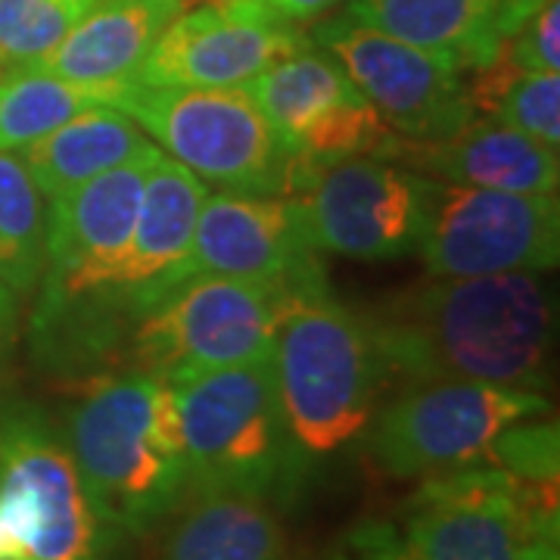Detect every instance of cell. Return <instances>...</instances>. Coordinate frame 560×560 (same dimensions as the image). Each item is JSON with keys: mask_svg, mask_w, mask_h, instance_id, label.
Masks as SVG:
<instances>
[{"mask_svg": "<svg viewBox=\"0 0 560 560\" xmlns=\"http://www.w3.org/2000/svg\"><path fill=\"white\" fill-rule=\"evenodd\" d=\"M389 377L541 389L551 368L555 296L533 271L430 278L368 312Z\"/></svg>", "mask_w": 560, "mask_h": 560, "instance_id": "1", "label": "cell"}, {"mask_svg": "<svg viewBox=\"0 0 560 560\" xmlns=\"http://www.w3.org/2000/svg\"><path fill=\"white\" fill-rule=\"evenodd\" d=\"M156 150L138 121L116 106H91L57 131L44 135L22 150V162L32 172L47 200L75 187L81 180L97 178L103 172L138 160Z\"/></svg>", "mask_w": 560, "mask_h": 560, "instance_id": "20", "label": "cell"}, {"mask_svg": "<svg viewBox=\"0 0 560 560\" xmlns=\"http://www.w3.org/2000/svg\"><path fill=\"white\" fill-rule=\"evenodd\" d=\"M300 290L308 287L221 275L180 280L135 324L125 371L172 377L265 359L287 302Z\"/></svg>", "mask_w": 560, "mask_h": 560, "instance_id": "9", "label": "cell"}, {"mask_svg": "<svg viewBox=\"0 0 560 560\" xmlns=\"http://www.w3.org/2000/svg\"><path fill=\"white\" fill-rule=\"evenodd\" d=\"M271 364L283 418L308 474L361 452L393 383L368 312L330 287L293 293L275 330Z\"/></svg>", "mask_w": 560, "mask_h": 560, "instance_id": "3", "label": "cell"}, {"mask_svg": "<svg viewBox=\"0 0 560 560\" xmlns=\"http://www.w3.org/2000/svg\"><path fill=\"white\" fill-rule=\"evenodd\" d=\"M103 0H0V75L47 57Z\"/></svg>", "mask_w": 560, "mask_h": 560, "instance_id": "24", "label": "cell"}, {"mask_svg": "<svg viewBox=\"0 0 560 560\" xmlns=\"http://www.w3.org/2000/svg\"><path fill=\"white\" fill-rule=\"evenodd\" d=\"M221 278L320 287L327 271L308 243L296 197H256V194H206L184 261V278Z\"/></svg>", "mask_w": 560, "mask_h": 560, "instance_id": "15", "label": "cell"}, {"mask_svg": "<svg viewBox=\"0 0 560 560\" xmlns=\"http://www.w3.org/2000/svg\"><path fill=\"white\" fill-rule=\"evenodd\" d=\"M393 162L423 178L511 190V194H558L560 156L555 147L526 138L501 121L474 119L442 140H399Z\"/></svg>", "mask_w": 560, "mask_h": 560, "instance_id": "18", "label": "cell"}, {"mask_svg": "<svg viewBox=\"0 0 560 560\" xmlns=\"http://www.w3.org/2000/svg\"><path fill=\"white\" fill-rule=\"evenodd\" d=\"M116 109L187 165L202 184L231 194L296 197L318 168L283 143L241 88H147L121 81Z\"/></svg>", "mask_w": 560, "mask_h": 560, "instance_id": "6", "label": "cell"}, {"mask_svg": "<svg viewBox=\"0 0 560 560\" xmlns=\"http://www.w3.org/2000/svg\"><path fill=\"white\" fill-rule=\"evenodd\" d=\"M206 194V184L178 160L160 156L153 162L119 261V300L131 330L184 278Z\"/></svg>", "mask_w": 560, "mask_h": 560, "instance_id": "16", "label": "cell"}, {"mask_svg": "<svg viewBox=\"0 0 560 560\" xmlns=\"http://www.w3.org/2000/svg\"><path fill=\"white\" fill-rule=\"evenodd\" d=\"M50 206L22 156L0 150V280L32 296L47 259Z\"/></svg>", "mask_w": 560, "mask_h": 560, "instance_id": "23", "label": "cell"}, {"mask_svg": "<svg viewBox=\"0 0 560 560\" xmlns=\"http://www.w3.org/2000/svg\"><path fill=\"white\" fill-rule=\"evenodd\" d=\"M415 256L430 278L555 271L560 261L558 194H511L433 180Z\"/></svg>", "mask_w": 560, "mask_h": 560, "instance_id": "10", "label": "cell"}, {"mask_svg": "<svg viewBox=\"0 0 560 560\" xmlns=\"http://www.w3.org/2000/svg\"><path fill=\"white\" fill-rule=\"evenodd\" d=\"M480 464L499 467L523 482H558L560 433L558 420L526 418L501 430Z\"/></svg>", "mask_w": 560, "mask_h": 560, "instance_id": "26", "label": "cell"}, {"mask_svg": "<svg viewBox=\"0 0 560 560\" xmlns=\"http://www.w3.org/2000/svg\"><path fill=\"white\" fill-rule=\"evenodd\" d=\"M165 560H293L271 504L243 495H187Z\"/></svg>", "mask_w": 560, "mask_h": 560, "instance_id": "21", "label": "cell"}, {"mask_svg": "<svg viewBox=\"0 0 560 560\" xmlns=\"http://www.w3.org/2000/svg\"><path fill=\"white\" fill-rule=\"evenodd\" d=\"M430 184L393 160L330 162L296 194L308 243L315 253L359 261L415 256L430 212Z\"/></svg>", "mask_w": 560, "mask_h": 560, "instance_id": "11", "label": "cell"}, {"mask_svg": "<svg viewBox=\"0 0 560 560\" xmlns=\"http://www.w3.org/2000/svg\"><path fill=\"white\" fill-rule=\"evenodd\" d=\"M541 3L548 0H349L346 16L477 72L499 60L504 40Z\"/></svg>", "mask_w": 560, "mask_h": 560, "instance_id": "17", "label": "cell"}, {"mask_svg": "<svg viewBox=\"0 0 560 560\" xmlns=\"http://www.w3.org/2000/svg\"><path fill=\"white\" fill-rule=\"evenodd\" d=\"M259 10H265L271 20L287 22V25H300V22L318 20L330 7H337L340 0H253Z\"/></svg>", "mask_w": 560, "mask_h": 560, "instance_id": "28", "label": "cell"}, {"mask_svg": "<svg viewBox=\"0 0 560 560\" xmlns=\"http://www.w3.org/2000/svg\"><path fill=\"white\" fill-rule=\"evenodd\" d=\"M20 340V296L0 280V368L10 361Z\"/></svg>", "mask_w": 560, "mask_h": 560, "instance_id": "29", "label": "cell"}, {"mask_svg": "<svg viewBox=\"0 0 560 560\" xmlns=\"http://www.w3.org/2000/svg\"><path fill=\"white\" fill-rule=\"evenodd\" d=\"M119 84H81L38 72L13 69L0 75V150H25L44 135L57 131L62 121L91 106H113Z\"/></svg>", "mask_w": 560, "mask_h": 560, "instance_id": "22", "label": "cell"}, {"mask_svg": "<svg viewBox=\"0 0 560 560\" xmlns=\"http://www.w3.org/2000/svg\"><path fill=\"white\" fill-rule=\"evenodd\" d=\"M60 427L88 499L119 539H143L187 499L178 401L168 377L150 371L88 377Z\"/></svg>", "mask_w": 560, "mask_h": 560, "instance_id": "2", "label": "cell"}, {"mask_svg": "<svg viewBox=\"0 0 560 560\" xmlns=\"http://www.w3.org/2000/svg\"><path fill=\"white\" fill-rule=\"evenodd\" d=\"M312 44L340 62L399 138H452L477 119L464 72L433 50L361 25L346 13L318 22L312 28Z\"/></svg>", "mask_w": 560, "mask_h": 560, "instance_id": "12", "label": "cell"}, {"mask_svg": "<svg viewBox=\"0 0 560 560\" xmlns=\"http://www.w3.org/2000/svg\"><path fill=\"white\" fill-rule=\"evenodd\" d=\"M0 517L25 560H113L119 548L84 492L62 427L22 396H0Z\"/></svg>", "mask_w": 560, "mask_h": 560, "instance_id": "7", "label": "cell"}, {"mask_svg": "<svg viewBox=\"0 0 560 560\" xmlns=\"http://www.w3.org/2000/svg\"><path fill=\"white\" fill-rule=\"evenodd\" d=\"M312 38L271 20L253 0L187 7L125 81L147 88H241Z\"/></svg>", "mask_w": 560, "mask_h": 560, "instance_id": "14", "label": "cell"}, {"mask_svg": "<svg viewBox=\"0 0 560 560\" xmlns=\"http://www.w3.org/2000/svg\"><path fill=\"white\" fill-rule=\"evenodd\" d=\"M504 60L517 72H558L560 69V3L548 0L504 40Z\"/></svg>", "mask_w": 560, "mask_h": 560, "instance_id": "27", "label": "cell"}, {"mask_svg": "<svg viewBox=\"0 0 560 560\" xmlns=\"http://www.w3.org/2000/svg\"><path fill=\"white\" fill-rule=\"evenodd\" d=\"M0 560H25V548H22L20 536L13 533V526L0 517Z\"/></svg>", "mask_w": 560, "mask_h": 560, "instance_id": "31", "label": "cell"}, {"mask_svg": "<svg viewBox=\"0 0 560 560\" xmlns=\"http://www.w3.org/2000/svg\"><path fill=\"white\" fill-rule=\"evenodd\" d=\"M558 541H560L558 529H545V533H536L533 539L526 541L521 560H560Z\"/></svg>", "mask_w": 560, "mask_h": 560, "instance_id": "30", "label": "cell"}, {"mask_svg": "<svg viewBox=\"0 0 560 560\" xmlns=\"http://www.w3.org/2000/svg\"><path fill=\"white\" fill-rule=\"evenodd\" d=\"M492 116L501 125L560 147V75L558 72H514L501 88Z\"/></svg>", "mask_w": 560, "mask_h": 560, "instance_id": "25", "label": "cell"}, {"mask_svg": "<svg viewBox=\"0 0 560 560\" xmlns=\"http://www.w3.org/2000/svg\"><path fill=\"white\" fill-rule=\"evenodd\" d=\"M187 7L194 0H103L28 69L81 84L125 81Z\"/></svg>", "mask_w": 560, "mask_h": 560, "instance_id": "19", "label": "cell"}, {"mask_svg": "<svg viewBox=\"0 0 560 560\" xmlns=\"http://www.w3.org/2000/svg\"><path fill=\"white\" fill-rule=\"evenodd\" d=\"M539 415H548L539 389L411 381L377 408L361 452L389 480H427L480 464L501 430Z\"/></svg>", "mask_w": 560, "mask_h": 560, "instance_id": "8", "label": "cell"}, {"mask_svg": "<svg viewBox=\"0 0 560 560\" xmlns=\"http://www.w3.org/2000/svg\"><path fill=\"white\" fill-rule=\"evenodd\" d=\"M558 523V482L474 464L355 521L324 560H521L526 541Z\"/></svg>", "mask_w": 560, "mask_h": 560, "instance_id": "4", "label": "cell"}, {"mask_svg": "<svg viewBox=\"0 0 560 560\" xmlns=\"http://www.w3.org/2000/svg\"><path fill=\"white\" fill-rule=\"evenodd\" d=\"M187 495H243L287 511L312 480L283 418L271 355L168 377Z\"/></svg>", "mask_w": 560, "mask_h": 560, "instance_id": "5", "label": "cell"}, {"mask_svg": "<svg viewBox=\"0 0 560 560\" xmlns=\"http://www.w3.org/2000/svg\"><path fill=\"white\" fill-rule=\"evenodd\" d=\"M268 125L312 168L352 156L393 160L399 135L340 62L315 44L280 57L246 84Z\"/></svg>", "mask_w": 560, "mask_h": 560, "instance_id": "13", "label": "cell"}]
</instances>
